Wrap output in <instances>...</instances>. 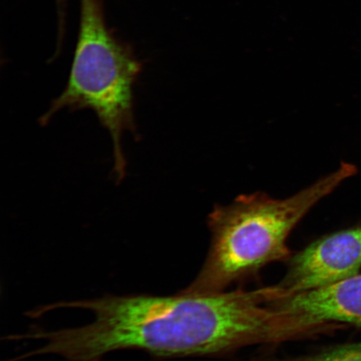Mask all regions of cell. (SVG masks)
<instances>
[{
    "label": "cell",
    "instance_id": "cell-1",
    "mask_svg": "<svg viewBox=\"0 0 361 361\" xmlns=\"http://www.w3.org/2000/svg\"><path fill=\"white\" fill-rule=\"evenodd\" d=\"M281 288L196 295H112L58 302L45 306L90 311L87 326L45 331L38 355H58L69 361H102L111 352L137 350L155 359L227 353L245 346L295 341L301 324L295 316L271 306Z\"/></svg>",
    "mask_w": 361,
    "mask_h": 361
},
{
    "label": "cell",
    "instance_id": "cell-2",
    "mask_svg": "<svg viewBox=\"0 0 361 361\" xmlns=\"http://www.w3.org/2000/svg\"><path fill=\"white\" fill-rule=\"evenodd\" d=\"M356 166L340 169L286 200L256 192L238 196L227 206H216L207 224L212 233L209 255L188 292L223 293L231 284L254 276L273 262L290 258L287 239L312 207L347 178Z\"/></svg>",
    "mask_w": 361,
    "mask_h": 361
},
{
    "label": "cell",
    "instance_id": "cell-3",
    "mask_svg": "<svg viewBox=\"0 0 361 361\" xmlns=\"http://www.w3.org/2000/svg\"><path fill=\"white\" fill-rule=\"evenodd\" d=\"M142 70L132 48L108 28L101 0H80V30L69 79L39 123L47 125L59 111L90 109L109 133L116 183L126 176L123 135L137 137L134 87Z\"/></svg>",
    "mask_w": 361,
    "mask_h": 361
},
{
    "label": "cell",
    "instance_id": "cell-4",
    "mask_svg": "<svg viewBox=\"0 0 361 361\" xmlns=\"http://www.w3.org/2000/svg\"><path fill=\"white\" fill-rule=\"evenodd\" d=\"M360 268L361 225L319 238L298 252L278 286L293 295L345 281Z\"/></svg>",
    "mask_w": 361,
    "mask_h": 361
},
{
    "label": "cell",
    "instance_id": "cell-5",
    "mask_svg": "<svg viewBox=\"0 0 361 361\" xmlns=\"http://www.w3.org/2000/svg\"><path fill=\"white\" fill-rule=\"evenodd\" d=\"M273 305L315 323L361 326V274L331 286L283 297Z\"/></svg>",
    "mask_w": 361,
    "mask_h": 361
},
{
    "label": "cell",
    "instance_id": "cell-6",
    "mask_svg": "<svg viewBox=\"0 0 361 361\" xmlns=\"http://www.w3.org/2000/svg\"><path fill=\"white\" fill-rule=\"evenodd\" d=\"M272 361H361V341L333 347L317 354Z\"/></svg>",
    "mask_w": 361,
    "mask_h": 361
},
{
    "label": "cell",
    "instance_id": "cell-7",
    "mask_svg": "<svg viewBox=\"0 0 361 361\" xmlns=\"http://www.w3.org/2000/svg\"><path fill=\"white\" fill-rule=\"evenodd\" d=\"M28 314H29L30 317L35 318V316L33 315V310L30 311ZM11 338H12L13 341L22 340L21 335L20 336V335L12 336ZM25 355H22V356H20V357H18L16 360H23V359H25Z\"/></svg>",
    "mask_w": 361,
    "mask_h": 361
}]
</instances>
